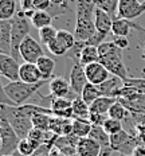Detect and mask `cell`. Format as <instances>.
<instances>
[{
	"label": "cell",
	"mask_w": 145,
	"mask_h": 156,
	"mask_svg": "<svg viewBox=\"0 0 145 156\" xmlns=\"http://www.w3.org/2000/svg\"><path fill=\"white\" fill-rule=\"evenodd\" d=\"M95 3L93 0H77L75 4V28L74 35L78 42H88L97 34L94 23Z\"/></svg>",
	"instance_id": "6da1fadb"
},
{
	"label": "cell",
	"mask_w": 145,
	"mask_h": 156,
	"mask_svg": "<svg viewBox=\"0 0 145 156\" xmlns=\"http://www.w3.org/2000/svg\"><path fill=\"white\" fill-rule=\"evenodd\" d=\"M12 20V30H11V57H14L16 61L20 59L19 48L23 41L30 35L31 28V20L26 16L24 11L16 12V15L11 19Z\"/></svg>",
	"instance_id": "7a4b0ae2"
},
{
	"label": "cell",
	"mask_w": 145,
	"mask_h": 156,
	"mask_svg": "<svg viewBox=\"0 0 145 156\" xmlns=\"http://www.w3.org/2000/svg\"><path fill=\"white\" fill-rule=\"evenodd\" d=\"M47 81H40L38 83H27L23 81H9L7 85H2L3 90L8 96V98L15 104L16 106L24 105V102L32 96V94L38 93L39 87H42Z\"/></svg>",
	"instance_id": "3957f363"
},
{
	"label": "cell",
	"mask_w": 145,
	"mask_h": 156,
	"mask_svg": "<svg viewBox=\"0 0 145 156\" xmlns=\"http://www.w3.org/2000/svg\"><path fill=\"white\" fill-rule=\"evenodd\" d=\"M0 136H2V145H0L2 156L15 154L18 151L20 137L16 135L9 121L4 117H0Z\"/></svg>",
	"instance_id": "277c9868"
},
{
	"label": "cell",
	"mask_w": 145,
	"mask_h": 156,
	"mask_svg": "<svg viewBox=\"0 0 145 156\" xmlns=\"http://www.w3.org/2000/svg\"><path fill=\"white\" fill-rule=\"evenodd\" d=\"M99 62L109 70V73H110L112 76L121 78L122 81H125L129 78L126 66H125L124 62H122V50L121 48L116 47L112 53L102 55V57L99 58Z\"/></svg>",
	"instance_id": "5b68a950"
},
{
	"label": "cell",
	"mask_w": 145,
	"mask_h": 156,
	"mask_svg": "<svg viewBox=\"0 0 145 156\" xmlns=\"http://www.w3.org/2000/svg\"><path fill=\"white\" fill-rule=\"evenodd\" d=\"M137 145H140V141L134 135L122 129L121 132L110 136V148L113 151H118L124 155H132Z\"/></svg>",
	"instance_id": "8992f818"
},
{
	"label": "cell",
	"mask_w": 145,
	"mask_h": 156,
	"mask_svg": "<svg viewBox=\"0 0 145 156\" xmlns=\"http://www.w3.org/2000/svg\"><path fill=\"white\" fill-rule=\"evenodd\" d=\"M19 54H20V59H23L27 63H36L43 55H46L42 48V44L31 35H28L20 44Z\"/></svg>",
	"instance_id": "52a82bcc"
},
{
	"label": "cell",
	"mask_w": 145,
	"mask_h": 156,
	"mask_svg": "<svg viewBox=\"0 0 145 156\" xmlns=\"http://www.w3.org/2000/svg\"><path fill=\"white\" fill-rule=\"evenodd\" d=\"M48 87H50V96L43 97L39 96L42 98H69L73 100L77 98V94L71 90L70 86V81L64 80L63 77H54L53 80L48 81Z\"/></svg>",
	"instance_id": "ba28073f"
},
{
	"label": "cell",
	"mask_w": 145,
	"mask_h": 156,
	"mask_svg": "<svg viewBox=\"0 0 145 156\" xmlns=\"http://www.w3.org/2000/svg\"><path fill=\"white\" fill-rule=\"evenodd\" d=\"M145 12V4L138 0H118L116 18L133 20Z\"/></svg>",
	"instance_id": "9c48e42d"
},
{
	"label": "cell",
	"mask_w": 145,
	"mask_h": 156,
	"mask_svg": "<svg viewBox=\"0 0 145 156\" xmlns=\"http://www.w3.org/2000/svg\"><path fill=\"white\" fill-rule=\"evenodd\" d=\"M69 81H70L71 90L77 96H81L83 89H85V86L89 83L88 77H86V73H85V66L81 62H74Z\"/></svg>",
	"instance_id": "30bf717a"
},
{
	"label": "cell",
	"mask_w": 145,
	"mask_h": 156,
	"mask_svg": "<svg viewBox=\"0 0 145 156\" xmlns=\"http://www.w3.org/2000/svg\"><path fill=\"white\" fill-rule=\"evenodd\" d=\"M20 65L14 57L7 54H0V73L9 81H19Z\"/></svg>",
	"instance_id": "8fae6325"
},
{
	"label": "cell",
	"mask_w": 145,
	"mask_h": 156,
	"mask_svg": "<svg viewBox=\"0 0 145 156\" xmlns=\"http://www.w3.org/2000/svg\"><path fill=\"white\" fill-rule=\"evenodd\" d=\"M85 73L88 77V81L93 85H101L112 76L109 70L101 62L90 63L88 66H85Z\"/></svg>",
	"instance_id": "7c38bea8"
},
{
	"label": "cell",
	"mask_w": 145,
	"mask_h": 156,
	"mask_svg": "<svg viewBox=\"0 0 145 156\" xmlns=\"http://www.w3.org/2000/svg\"><path fill=\"white\" fill-rule=\"evenodd\" d=\"M113 22L114 18L109 14L105 9L97 7L95 12H94V23H95V30L97 32L102 35H108L109 32H112V27H113Z\"/></svg>",
	"instance_id": "4fadbf2b"
},
{
	"label": "cell",
	"mask_w": 145,
	"mask_h": 156,
	"mask_svg": "<svg viewBox=\"0 0 145 156\" xmlns=\"http://www.w3.org/2000/svg\"><path fill=\"white\" fill-rule=\"evenodd\" d=\"M19 80L27 83H38L40 81H46L42 78V74L38 69L36 63H22L19 71Z\"/></svg>",
	"instance_id": "5bb4252c"
},
{
	"label": "cell",
	"mask_w": 145,
	"mask_h": 156,
	"mask_svg": "<svg viewBox=\"0 0 145 156\" xmlns=\"http://www.w3.org/2000/svg\"><path fill=\"white\" fill-rule=\"evenodd\" d=\"M102 151V147L98 141H95L91 137L79 139L77 145V154L78 156H99Z\"/></svg>",
	"instance_id": "9a60e30c"
},
{
	"label": "cell",
	"mask_w": 145,
	"mask_h": 156,
	"mask_svg": "<svg viewBox=\"0 0 145 156\" xmlns=\"http://www.w3.org/2000/svg\"><path fill=\"white\" fill-rule=\"evenodd\" d=\"M12 20H0V54L11 55Z\"/></svg>",
	"instance_id": "2e32d148"
},
{
	"label": "cell",
	"mask_w": 145,
	"mask_h": 156,
	"mask_svg": "<svg viewBox=\"0 0 145 156\" xmlns=\"http://www.w3.org/2000/svg\"><path fill=\"white\" fill-rule=\"evenodd\" d=\"M118 101H120L130 113L145 115V94L137 93V94H134V96L129 97V98L118 100Z\"/></svg>",
	"instance_id": "e0dca14e"
},
{
	"label": "cell",
	"mask_w": 145,
	"mask_h": 156,
	"mask_svg": "<svg viewBox=\"0 0 145 156\" xmlns=\"http://www.w3.org/2000/svg\"><path fill=\"white\" fill-rule=\"evenodd\" d=\"M124 85H125V83H124V81H122L121 78H118L116 76H110L104 83L97 85V86L99 87V90H101V93L104 94V96H106V97H114V98H116V94H117V92Z\"/></svg>",
	"instance_id": "ac0fdd59"
},
{
	"label": "cell",
	"mask_w": 145,
	"mask_h": 156,
	"mask_svg": "<svg viewBox=\"0 0 145 156\" xmlns=\"http://www.w3.org/2000/svg\"><path fill=\"white\" fill-rule=\"evenodd\" d=\"M118 100L114 97H99L90 105V113H98V115H108L109 110Z\"/></svg>",
	"instance_id": "d6986e66"
},
{
	"label": "cell",
	"mask_w": 145,
	"mask_h": 156,
	"mask_svg": "<svg viewBox=\"0 0 145 156\" xmlns=\"http://www.w3.org/2000/svg\"><path fill=\"white\" fill-rule=\"evenodd\" d=\"M36 66L39 69L42 78L46 81H50L54 78V70H55V61L48 55H43L36 62Z\"/></svg>",
	"instance_id": "ffe728a7"
},
{
	"label": "cell",
	"mask_w": 145,
	"mask_h": 156,
	"mask_svg": "<svg viewBox=\"0 0 145 156\" xmlns=\"http://www.w3.org/2000/svg\"><path fill=\"white\" fill-rule=\"evenodd\" d=\"M132 30H133V20L116 18L113 22L112 35L113 37H128Z\"/></svg>",
	"instance_id": "44dd1931"
},
{
	"label": "cell",
	"mask_w": 145,
	"mask_h": 156,
	"mask_svg": "<svg viewBox=\"0 0 145 156\" xmlns=\"http://www.w3.org/2000/svg\"><path fill=\"white\" fill-rule=\"evenodd\" d=\"M91 122L89 120L85 119H74L73 120V135H75L77 137L83 139L89 137L90 132H91Z\"/></svg>",
	"instance_id": "7402d4cb"
},
{
	"label": "cell",
	"mask_w": 145,
	"mask_h": 156,
	"mask_svg": "<svg viewBox=\"0 0 145 156\" xmlns=\"http://www.w3.org/2000/svg\"><path fill=\"white\" fill-rule=\"evenodd\" d=\"M71 109H73L74 119H85V120H89L90 106L85 101H83V98L81 96H78L77 98L73 100Z\"/></svg>",
	"instance_id": "603a6c76"
},
{
	"label": "cell",
	"mask_w": 145,
	"mask_h": 156,
	"mask_svg": "<svg viewBox=\"0 0 145 156\" xmlns=\"http://www.w3.org/2000/svg\"><path fill=\"white\" fill-rule=\"evenodd\" d=\"M79 62L83 66H88L90 63L99 62V51L97 46H91V44H86L83 47L82 53H81V59Z\"/></svg>",
	"instance_id": "cb8c5ba5"
},
{
	"label": "cell",
	"mask_w": 145,
	"mask_h": 156,
	"mask_svg": "<svg viewBox=\"0 0 145 156\" xmlns=\"http://www.w3.org/2000/svg\"><path fill=\"white\" fill-rule=\"evenodd\" d=\"M51 23H53V15L47 11H35L34 16L31 18V24L38 30L48 27L51 26Z\"/></svg>",
	"instance_id": "d4e9b609"
},
{
	"label": "cell",
	"mask_w": 145,
	"mask_h": 156,
	"mask_svg": "<svg viewBox=\"0 0 145 156\" xmlns=\"http://www.w3.org/2000/svg\"><path fill=\"white\" fill-rule=\"evenodd\" d=\"M16 12L15 0H0V20H11Z\"/></svg>",
	"instance_id": "484cf974"
},
{
	"label": "cell",
	"mask_w": 145,
	"mask_h": 156,
	"mask_svg": "<svg viewBox=\"0 0 145 156\" xmlns=\"http://www.w3.org/2000/svg\"><path fill=\"white\" fill-rule=\"evenodd\" d=\"M81 97H82L83 101H85L90 106L97 98H99V97H104V94L101 93V90H99V87L97 86V85H93V83L89 82L88 85L85 86V89H83V92H82V94H81Z\"/></svg>",
	"instance_id": "4316f807"
},
{
	"label": "cell",
	"mask_w": 145,
	"mask_h": 156,
	"mask_svg": "<svg viewBox=\"0 0 145 156\" xmlns=\"http://www.w3.org/2000/svg\"><path fill=\"white\" fill-rule=\"evenodd\" d=\"M89 137H91V139H94L95 141H98L99 145H101L102 148H109L110 147V136L105 132V129L102 128V126L93 125Z\"/></svg>",
	"instance_id": "83f0119b"
},
{
	"label": "cell",
	"mask_w": 145,
	"mask_h": 156,
	"mask_svg": "<svg viewBox=\"0 0 145 156\" xmlns=\"http://www.w3.org/2000/svg\"><path fill=\"white\" fill-rule=\"evenodd\" d=\"M129 115H130V112H129V110L125 108L120 101H117L110 108V110H109L108 117L114 119V120H118V121H124V120H128Z\"/></svg>",
	"instance_id": "f1b7e54d"
},
{
	"label": "cell",
	"mask_w": 145,
	"mask_h": 156,
	"mask_svg": "<svg viewBox=\"0 0 145 156\" xmlns=\"http://www.w3.org/2000/svg\"><path fill=\"white\" fill-rule=\"evenodd\" d=\"M57 41L59 42L62 46L66 48L67 51L70 48L74 47V44L77 43V39H75V35L71 34L70 31L67 30H58V35H57Z\"/></svg>",
	"instance_id": "f546056e"
},
{
	"label": "cell",
	"mask_w": 145,
	"mask_h": 156,
	"mask_svg": "<svg viewBox=\"0 0 145 156\" xmlns=\"http://www.w3.org/2000/svg\"><path fill=\"white\" fill-rule=\"evenodd\" d=\"M51 115H46V113H36L32 117V124L34 128H38L40 131L50 132V121H51Z\"/></svg>",
	"instance_id": "4dcf8cb0"
},
{
	"label": "cell",
	"mask_w": 145,
	"mask_h": 156,
	"mask_svg": "<svg viewBox=\"0 0 145 156\" xmlns=\"http://www.w3.org/2000/svg\"><path fill=\"white\" fill-rule=\"evenodd\" d=\"M38 34H39L40 43L44 44V46L47 47L48 44H50L51 42L57 38L58 30L57 28H54L53 26H48V27H43V28H40V30H38Z\"/></svg>",
	"instance_id": "1f68e13d"
},
{
	"label": "cell",
	"mask_w": 145,
	"mask_h": 156,
	"mask_svg": "<svg viewBox=\"0 0 145 156\" xmlns=\"http://www.w3.org/2000/svg\"><path fill=\"white\" fill-rule=\"evenodd\" d=\"M102 128L105 129V132L108 133L109 136H113V135H116V133L122 131V121H118V120H114V119L108 117V119L105 120Z\"/></svg>",
	"instance_id": "d6a6232c"
},
{
	"label": "cell",
	"mask_w": 145,
	"mask_h": 156,
	"mask_svg": "<svg viewBox=\"0 0 145 156\" xmlns=\"http://www.w3.org/2000/svg\"><path fill=\"white\" fill-rule=\"evenodd\" d=\"M71 100L69 98H53L51 100V110H53V116L57 112H62V110L71 108Z\"/></svg>",
	"instance_id": "836d02e7"
},
{
	"label": "cell",
	"mask_w": 145,
	"mask_h": 156,
	"mask_svg": "<svg viewBox=\"0 0 145 156\" xmlns=\"http://www.w3.org/2000/svg\"><path fill=\"white\" fill-rule=\"evenodd\" d=\"M18 154H20L22 156H34L36 149L32 145V143L28 139H22L20 143L18 145Z\"/></svg>",
	"instance_id": "e575fe53"
},
{
	"label": "cell",
	"mask_w": 145,
	"mask_h": 156,
	"mask_svg": "<svg viewBox=\"0 0 145 156\" xmlns=\"http://www.w3.org/2000/svg\"><path fill=\"white\" fill-rule=\"evenodd\" d=\"M125 85L133 86L138 93L145 94V78H140V77H129L128 80L124 81Z\"/></svg>",
	"instance_id": "d590c367"
},
{
	"label": "cell",
	"mask_w": 145,
	"mask_h": 156,
	"mask_svg": "<svg viewBox=\"0 0 145 156\" xmlns=\"http://www.w3.org/2000/svg\"><path fill=\"white\" fill-rule=\"evenodd\" d=\"M47 48H48V51H50L53 55H58V57H63V55L67 54V50L59 43V42L57 41V38L54 39V41L51 42L50 44H48Z\"/></svg>",
	"instance_id": "8d00e7d4"
},
{
	"label": "cell",
	"mask_w": 145,
	"mask_h": 156,
	"mask_svg": "<svg viewBox=\"0 0 145 156\" xmlns=\"http://www.w3.org/2000/svg\"><path fill=\"white\" fill-rule=\"evenodd\" d=\"M108 119V115H98V113H90L89 121L91 122V125L95 126H102L105 122V120Z\"/></svg>",
	"instance_id": "74e56055"
},
{
	"label": "cell",
	"mask_w": 145,
	"mask_h": 156,
	"mask_svg": "<svg viewBox=\"0 0 145 156\" xmlns=\"http://www.w3.org/2000/svg\"><path fill=\"white\" fill-rule=\"evenodd\" d=\"M112 42L118 48H121V50H126V48H129V46H130L128 37H113V41Z\"/></svg>",
	"instance_id": "f35d334b"
},
{
	"label": "cell",
	"mask_w": 145,
	"mask_h": 156,
	"mask_svg": "<svg viewBox=\"0 0 145 156\" xmlns=\"http://www.w3.org/2000/svg\"><path fill=\"white\" fill-rule=\"evenodd\" d=\"M32 4L35 11H47L53 5L50 0H32Z\"/></svg>",
	"instance_id": "ab89813d"
},
{
	"label": "cell",
	"mask_w": 145,
	"mask_h": 156,
	"mask_svg": "<svg viewBox=\"0 0 145 156\" xmlns=\"http://www.w3.org/2000/svg\"><path fill=\"white\" fill-rule=\"evenodd\" d=\"M133 30L137 31L136 37L138 39V42H140V43H143V44H145V28L143 27V26H140L138 23H136V22H133Z\"/></svg>",
	"instance_id": "60d3db41"
},
{
	"label": "cell",
	"mask_w": 145,
	"mask_h": 156,
	"mask_svg": "<svg viewBox=\"0 0 145 156\" xmlns=\"http://www.w3.org/2000/svg\"><path fill=\"white\" fill-rule=\"evenodd\" d=\"M132 156H145V145L144 144H140L137 145L136 149L133 151Z\"/></svg>",
	"instance_id": "b9f144b4"
},
{
	"label": "cell",
	"mask_w": 145,
	"mask_h": 156,
	"mask_svg": "<svg viewBox=\"0 0 145 156\" xmlns=\"http://www.w3.org/2000/svg\"><path fill=\"white\" fill-rule=\"evenodd\" d=\"M51 4L53 5H60V7H64V4H66L69 0H50Z\"/></svg>",
	"instance_id": "7bdbcfd3"
},
{
	"label": "cell",
	"mask_w": 145,
	"mask_h": 156,
	"mask_svg": "<svg viewBox=\"0 0 145 156\" xmlns=\"http://www.w3.org/2000/svg\"><path fill=\"white\" fill-rule=\"evenodd\" d=\"M143 50H144V61H145V44H143Z\"/></svg>",
	"instance_id": "ee69618b"
},
{
	"label": "cell",
	"mask_w": 145,
	"mask_h": 156,
	"mask_svg": "<svg viewBox=\"0 0 145 156\" xmlns=\"http://www.w3.org/2000/svg\"><path fill=\"white\" fill-rule=\"evenodd\" d=\"M118 156H132V155H124V154H120Z\"/></svg>",
	"instance_id": "f6af8a7d"
},
{
	"label": "cell",
	"mask_w": 145,
	"mask_h": 156,
	"mask_svg": "<svg viewBox=\"0 0 145 156\" xmlns=\"http://www.w3.org/2000/svg\"><path fill=\"white\" fill-rule=\"evenodd\" d=\"M143 3H144V4H145V0H144V2H143Z\"/></svg>",
	"instance_id": "bcb514c9"
},
{
	"label": "cell",
	"mask_w": 145,
	"mask_h": 156,
	"mask_svg": "<svg viewBox=\"0 0 145 156\" xmlns=\"http://www.w3.org/2000/svg\"><path fill=\"white\" fill-rule=\"evenodd\" d=\"M63 156H67V155H63Z\"/></svg>",
	"instance_id": "7dc6e473"
},
{
	"label": "cell",
	"mask_w": 145,
	"mask_h": 156,
	"mask_svg": "<svg viewBox=\"0 0 145 156\" xmlns=\"http://www.w3.org/2000/svg\"><path fill=\"white\" fill-rule=\"evenodd\" d=\"M44 156H48V155H44Z\"/></svg>",
	"instance_id": "c3c4849f"
},
{
	"label": "cell",
	"mask_w": 145,
	"mask_h": 156,
	"mask_svg": "<svg viewBox=\"0 0 145 156\" xmlns=\"http://www.w3.org/2000/svg\"><path fill=\"white\" fill-rule=\"evenodd\" d=\"M77 156H78V155H77Z\"/></svg>",
	"instance_id": "681fc988"
}]
</instances>
